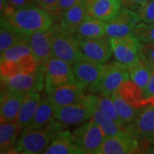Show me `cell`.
Masks as SVG:
<instances>
[{
	"label": "cell",
	"instance_id": "5b68a950",
	"mask_svg": "<svg viewBox=\"0 0 154 154\" xmlns=\"http://www.w3.org/2000/svg\"><path fill=\"white\" fill-rule=\"evenodd\" d=\"M71 66L69 63L55 57H52L45 63V91L46 95L60 86L75 83V76Z\"/></svg>",
	"mask_w": 154,
	"mask_h": 154
},
{
	"label": "cell",
	"instance_id": "7bdbcfd3",
	"mask_svg": "<svg viewBox=\"0 0 154 154\" xmlns=\"http://www.w3.org/2000/svg\"><path fill=\"white\" fill-rule=\"evenodd\" d=\"M146 154H154V146H152V147H148V148L146 149V152H145Z\"/></svg>",
	"mask_w": 154,
	"mask_h": 154
},
{
	"label": "cell",
	"instance_id": "5bb4252c",
	"mask_svg": "<svg viewBox=\"0 0 154 154\" xmlns=\"http://www.w3.org/2000/svg\"><path fill=\"white\" fill-rule=\"evenodd\" d=\"M135 11L122 8L118 14L106 25V35L109 38H121L131 33L140 22Z\"/></svg>",
	"mask_w": 154,
	"mask_h": 154
},
{
	"label": "cell",
	"instance_id": "7a4b0ae2",
	"mask_svg": "<svg viewBox=\"0 0 154 154\" xmlns=\"http://www.w3.org/2000/svg\"><path fill=\"white\" fill-rule=\"evenodd\" d=\"M65 124L57 120L40 127H26L18 138L16 149L21 154H42Z\"/></svg>",
	"mask_w": 154,
	"mask_h": 154
},
{
	"label": "cell",
	"instance_id": "9a60e30c",
	"mask_svg": "<svg viewBox=\"0 0 154 154\" xmlns=\"http://www.w3.org/2000/svg\"><path fill=\"white\" fill-rule=\"evenodd\" d=\"M52 29L40 31L30 35L28 44L31 47L33 57L38 65L45 67V63L53 57L51 51Z\"/></svg>",
	"mask_w": 154,
	"mask_h": 154
},
{
	"label": "cell",
	"instance_id": "6da1fadb",
	"mask_svg": "<svg viewBox=\"0 0 154 154\" xmlns=\"http://www.w3.org/2000/svg\"><path fill=\"white\" fill-rule=\"evenodd\" d=\"M11 28L27 35L46 31L53 25L55 17L37 4L15 10L6 18H1Z\"/></svg>",
	"mask_w": 154,
	"mask_h": 154
},
{
	"label": "cell",
	"instance_id": "d6986e66",
	"mask_svg": "<svg viewBox=\"0 0 154 154\" xmlns=\"http://www.w3.org/2000/svg\"><path fill=\"white\" fill-rule=\"evenodd\" d=\"M120 0H94L87 5L89 16L105 22H110L121 11Z\"/></svg>",
	"mask_w": 154,
	"mask_h": 154
},
{
	"label": "cell",
	"instance_id": "ac0fdd59",
	"mask_svg": "<svg viewBox=\"0 0 154 154\" xmlns=\"http://www.w3.org/2000/svg\"><path fill=\"white\" fill-rule=\"evenodd\" d=\"M1 94V121H16L22 107L24 94L9 90H2Z\"/></svg>",
	"mask_w": 154,
	"mask_h": 154
},
{
	"label": "cell",
	"instance_id": "f6af8a7d",
	"mask_svg": "<svg viewBox=\"0 0 154 154\" xmlns=\"http://www.w3.org/2000/svg\"><path fill=\"white\" fill-rule=\"evenodd\" d=\"M153 144H154V141H153Z\"/></svg>",
	"mask_w": 154,
	"mask_h": 154
},
{
	"label": "cell",
	"instance_id": "3957f363",
	"mask_svg": "<svg viewBox=\"0 0 154 154\" xmlns=\"http://www.w3.org/2000/svg\"><path fill=\"white\" fill-rule=\"evenodd\" d=\"M97 94H85L82 101L74 105L54 109V118L65 125L81 124L93 117L96 105Z\"/></svg>",
	"mask_w": 154,
	"mask_h": 154
},
{
	"label": "cell",
	"instance_id": "4316f807",
	"mask_svg": "<svg viewBox=\"0 0 154 154\" xmlns=\"http://www.w3.org/2000/svg\"><path fill=\"white\" fill-rule=\"evenodd\" d=\"M54 119V106L47 96L45 98H41L38 109L27 127L44 126Z\"/></svg>",
	"mask_w": 154,
	"mask_h": 154
},
{
	"label": "cell",
	"instance_id": "52a82bcc",
	"mask_svg": "<svg viewBox=\"0 0 154 154\" xmlns=\"http://www.w3.org/2000/svg\"><path fill=\"white\" fill-rule=\"evenodd\" d=\"M2 86L5 90L20 93L35 92L40 93L45 89V67L38 65L36 71L31 74H19L7 80H1Z\"/></svg>",
	"mask_w": 154,
	"mask_h": 154
},
{
	"label": "cell",
	"instance_id": "83f0119b",
	"mask_svg": "<svg viewBox=\"0 0 154 154\" xmlns=\"http://www.w3.org/2000/svg\"><path fill=\"white\" fill-rule=\"evenodd\" d=\"M128 69L129 72L130 79L143 91L145 95L150 78L152 75V69L141 58L136 64Z\"/></svg>",
	"mask_w": 154,
	"mask_h": 154
},
{
	"label": "cell",
	"instance_id": "277c9868",
	"mask_svg": "<svg viewBox=\"0 0 154 154\" xmlns=\"http://www.w3.org/2000/svg\"><path fill=\"white\" fill-rule=\"evenodd\" d=\"M51 29L53 33L51 41L53 57L74 65L82 55L76 36L63 31L58 22H54Z\"/></svg>",
	"mask_w": 154,
	"mask_h": 154
},
{
	"label": "cell",
	"instance_id": "4dcf8cb0",
	"mask_svg": "<svg viewBox=\"0 0 154 154\" xmlns=\"http://www.w3.org/2000/svg\"><path fill=\"white\" fill-rule=\"evenodd\" d=\"M96 105H97V108L101 112H103L105 116H107L110 119L115 121L121 127L125 128L126 124L123 122L121 117L118 115L115 104L110 98V96H106V95H103V94H99V95L97 94Z\"/></svg>",
	"mask_w": 154,
	"mask_h": 154
},
{
	"label": "cell",
	"instance_id": "8fae6325",
	"mask_svg": "<svg viewBox=\"0 0 154 154\" xmlns=\"http://www.w3.org/2000/svg\"><path fill=\"white\" fill-rule=\"evenodd\" d=\"M110 44L116 60L128 68L140 60V40L131 33L121 38H110Z\"/></svg>",
	"mask_w": 154,
	"mask_h": 154
},
{
	"label": "cell",
	"instance_id": "836d02e7",
	"mask_svg": "<svg viewBox=\"0 0 154 154\" xmlns=\"http://www.w3.org/2000/svg\"><path fill=\"white\" fill-rule=\"evenodd\" d=\"M140 56L152 69H154V43L140 41Z\"/></svg>",
	"mask_w": 154,
	"mask_h": 154
},
{
	"label": "cell",
	"instance_id": "2e32d148",
	"mask_svg": "<svg viewBox=\"0 0 154 154\" xmlns=\"http://www.w3.org/2000/svg\"><path fill=\"white\" fill-rule=\"evenodd\" d=\"M38 67V63L33 54L24 56L17 60H1V80H7L19 74H31L36 71Z\"/></svg>",
	"mask_w": 154,
	"mask_h": 154
},
{
	"label": "cell",
	"instance_id": "e0dca14e",
	"mask_svg": "<svg viewBox=\"0 0 154 154\" xmlns=\"http://www.w3.org/2000/svg\"><path fill=\"white\" fill-rule=\"evenodd\" d=\"M84 95V89L75 82L55 88L47 96L49 97L55 109L57 107L79 103L82 100Z\"/></svg>",
	"mask_w": 154,
	"mask_h": 154
},
{
	"label": "cell",
	"instance_id": "d4e9b609",
	"mask_svg": "<svg viewBox=\"0 0 154 154\" xmlns=\"http://www.w3.org/2000/svg\"><path fill=\"white\" fill-rule=\"evenodd\" d=\"M30 35H27L17 31L5 22L1 20V30H0V51L1 53L9 49L15 45L28 42Z\"/></svg>",
	"mask_w": 154,
	"mask_h": 154
},
{
	"label": "cell",
	"instance_id": "4fadbf2b",
	"mask_svg": "<svg viewBox=\"0 0 154 154\" xmlns=\"http://www.w3.org/2000/svg\"><path fill=\"white\" fill-rule=\"evenodd\" d=\"M82 54L88 58L104 64L112 54L110 38L103 36L98 38H77Z\"/></svg>",
	"mask_w": 154,
	"mask_h": 154
},
{
	"label": "cell",
	"instance_id": "e575fe53",
	"mask_svg": "<svg viewBox=\"0 0 154 154\" xmlns=\"http://www.w3.org/2000/svg\"><path fill=\"white\" fill-rule=\"evenodd\" d=\"M136 13L142 22L154 23V0H149L136 11Z\"/></svg>",
	"mask_w": 154,
	"mask_h": 154
},
{
	"label": "cell",
	"instance_id": "7c38bea8",
	"mask_svg": "<svg viewBox=\"0 0 154 154\" xmlns=\"http://www.w3.org/2000/svg\"><path fill=\"white\" fill-rule=\"evenodd\" d=\"M129 72L128 67L118 61L106 63L104 64V71L98 87L99 94L110 96L124 82L128 80Z\"/></svg>",
	"mask_w": 154,
	"mask_h": 154
},
{
	"label": "cell",
	"instance_id": "ee69618b",
	"mask_svg": "<svg viewBox=\"0 0 154 154\" xmlns=\"http://www.w3.org/2000/svg\"><path fill=\"white\" fill-rule=\"evenodd\" d=\"M93 1H94V0H83V2H84V4L86 5V6L88 5L89 4H91Z\"/></svg>",
	"mask_w": 154,
	"mask_h": 154
},
{
	"label": "cell",
	"instance_id": "74e56055",
	"mask_svg": "<svg viewBox=\"0 0 154 154\" xmlns=\"http://www.w3.org/2000/svg\"><path fill=\"white\" fill-rule=\"evenodd\" d=\"M149 0H120L122 7L134 11L135 12Z\"/></svg>",
	"mask_w": 154,
	"mask_h": 154
},
{
	"label": "cell",
	"instance_id": "cb8c5ba5",
	"mask_svg": "<svg viewBox=\"0 0 154 154\" xmlns=\"http://www.w3.org/2000/svg\"><path fill=\"white\" fill-rule=\"evenodd\" d=\"M106 25L105 22L88 16L78 28L75 33L77 38H98L105 36Z\"/></svg>",
	"mask_w": 154,
	"mask_h": 154
},
{
	"label": "cell",
	"instance_id": "30bf717a",
	"mask_svg": "<svg viewBox=\"0 0 154 154\" xmlns=\"http://www.w3.org/2000/svg\"><path fill=\"white\" fill-rule=\"evenodd\" d=\"M140 142L129 132L106 137L96 154H146Z\"/></svg>",
	"mask_w": 154,
	"mask_h": 154
},
{
	"label": "cell",
	"instance_id": "8d00e7d4",
	"mask_svg": "<svg viewBox=\"0 0 154 154\" xmlns=\"http://www.w3.org/2000/svg\"><path fill=\"white\" fill-rule=\"evenodd\" d=\"M81 3H84L83 0H58V6H57V17H59L66 11L70 9L74 6L77 5Z\"/></svg>",
	"mask_w": 154,
	"mask_h": 154
},
{
	"label": "cell",
	"instance_id": "ba28073f",
	"mask_svg": "<svg viewBox=\"0 0 154 154\" xmlns=\"http://www.w3.org/2000/svg\"><path fill=\"white\" fill-rule=\"evenodd\" d=\"M105 138L106 136L102 128L93 118L83 122L72 132V139L75 146H81L92 152L98 151Z\"/></svg>",
	"mask_w": 154,
	"mask_h": 154
},
{
	"label": "cell",
	"instance_id": "60d3db41",
	"mask_svg": "<svg viewBox=\"0 0 154 154\" xmlns=\"http://www.w3.org/2000/svg\"><path fill=\"white\" fill-rule=\"evenodd\" d=\"M0 154H21L17 151L16 147H6L1 148Z\"/></svg>",
	"mask_w": 154,
	"mask_h": 154
},
{
	"label": "cell",
	"instance_id": "9c48e42d",
	"mask_svg": "<svg viewBox=\"0 0 154 154\" xmlns=\"http://www.w3.org/2000/svg\"><path fill=\"white\" fill-rule=\"evenodd\" d=\"M125 128L141 144H153L154 105H148L140 109L135 119L126 124Z\"/></svg>",
	"mask_w": 154,
	"mask_h": 154
},
{
	"label": "cell",
	"instance_id": "8992f818",
	"mask_svg": "<svg viewBox=\"0 0 154 154\" xmlns=\"http://www.w3.org/2000/svg\"><path fill=\"white\" fill-rule=\"evenodd\" d=\"M73 71L75 82L84 90L92 93L98 92V87L104 71V64L96 63L82 54L73 65Z\"/></svg>",
	"mask_w": 154,
	"mask_h": 154
},
{
	"label": "cell",
	"instance_id": "603a6c76",
	"mask_svg": "<svg viewBox=\"0 0 154 154\" xmlns=\"http://www.w3.org/2000/svg\"><path fill=\"white\" fill-rule=\"evenodd\" d=\"M75 146L72 133L63 129L56 135L42 154H73Z\"/></svg>",
	"mask_w": 154,
	"mask_h": 154
},
{
	"label": "cell",
	"instance_id": "484cf974",
	"mask_svg": "<svg viewBox=\"0 0 154 154\" xmlns=\"http://www.w3.org/2000/svg\"><path fill=\"white\" fill-rule=\"evenodd\" d=\"M22 128L17 121H1L0 147H15Z\"/></svg>",
	"mask_w": 154,
	"mask_h": 154
},
{
	"label": "cell",
	"instance_id": "44dd1931",
	"mask_svg": "<svg viewBox=\"0 0 154 154\" xmlns=\"http://www.w3.org/2000/svg\"><path fill=\"white\" fill-rule=\"evenodd\" d=\"M117 92L129 105L140 110L148 105H154V98H146L143 91L132 80H127L117 89Z\"/></svg>",
	"mask_w": 154,
	"mask_h": 154
},
{
	"label": "cell",
	"instance_id": "7402d4cb",
	"mask_svg": "<svg viewBox=\"0 0 154 154\" xmlns=\"http://www.w3.org/2000/svg\"><path fill=\"white\" fill-rule=\"evenodd\" d=\"M41 101V96L38 93L29 92L24 94L22 107L17 116V121L22 129L28 126L33 119Z\"/></svg>",
	"mask_w": 154,
	"mask_h": 154
},
{
	"label": "cell",
	"instance_id": "1f68e13d",
	"mask_svg": "<svg viewBox=\"0 0 154 154\" xmlns=\"http://www.w3.org/2000/svg\"><path fill=\"white\" fill-rule=\"evenodd\" d=\"M33 54L28 42L15 45L1 53V60H17L22 57Z\"/></svg>",
	"mask_w": 154,
	"mask_h": 154
},
{
	"label": "cell",
	"instance_id": "d590c367",
	"mask_svg": "<svg viewBox=\"0 0 154 154\" xmlns=\"http://www.w3.org/2000/svg\"><path fill=\"white\" fill-rule=\"evenodd\" d=\"M36 4L39 7L50 12L53 17L57 18V6L58 0H35Z\"/></svg>",
	"mask_w": 154,
	"mask_h": 154
},
{
	"label": "cell",
	"instance_id": "d6a6232c",
	"mask_svg": "<svg viewBox=\"0 0 154 154\" xmlns=\"http://www.w3.org/2000/svg\"><path fill=\"white\" fill-rule=\"evenodd\" d=\"M131 34L140 41L154 43V23L140 22L133 29Z\"/></svg>",
	"mask_w": 154,
	"mask_h": 154
},
{
	"label": "cell",
	"instance_id": "f546056e",
	"mask_svg": "<svg viewBox=\"0 0 154 154\" xmlns=\"http://www.w3.org/2000/svg\"><path fill=\"white\" fill-rule=\"evenodd\" d=\"M110 98L115 104L118 115L125 124L130 123L135 119L140 110H136L129 105L117 91L112 93L110 95Z\"/></svg>",
	"mask_w": 154,
	"mask_h": 154
},
{
	"label": "cell",
	"instance_id": "ab89813d",
	"mask_svg": "<svg viewBox=\"0 0 154 154\" xmlns=\"http://www.w3.org/2000/svg\"><path fill=\"white\" fill-rule=\"evenodd\" d=\"M146 98H154V69H152V75L150 78L147 88L145 94Z\"/></svg>",
	"mask_w": 154,
	"mask_h": 154
},
{
	"label": "cell",
	"instance_id": "f1b7e54d",
	"mask_svg": "<svg viewBox=\"0 0 154 154\" xmlns=\"http://www.w3.org/2000/svg\"><path fill=\"white\" fill-rule=\"evenodd\" d=\"M92 118L102 128L106 137L119 135L126 130L125 128L117 124L115 121H113L110 117L105 116L103 112H101L98 108H96L94 110Z\"/></svg>",
	"mask_w": 154,
	"mask_h": 154
},
{
	"label": "cell",
	"instance_id": "ffe728a7",
	"mask_svg": "<svg viewBox=\"0 0 154 154\" xmlns=\"http://www.w3.org/2000/svg\"><path fill=\"white\" fill-rule=\"evenodd\" d=\"M88 16L87 6L84 3H81L63 12L59 17V24L63 31L75 35L78 28Z\"/></svg>",
	"mask_w": 154,
	"mask_h": 154
},
{
	"label": "cell",
	"instance_id": "f35d334b",
	"mask_svg": "<svg viewBox=\"0 0 154 154\" xmlns=\"http://www.w3.org/2000/svg\"><path fill=\"white\" fill-rule=\"evenodd\" d=\"M8 2L10 5L15 10L23 8L33 4H36L35 0H8Z\"/></svg>",
	"mask_w": 154,
	"mask_h": 154
},
{
	"label": "cell",
	"instance_id": "b9f144b4",
	"mask_svg": "<svg viewBox=\"0 0 154 154\" xmlns=\"http://www.w3.org/2000/svg\"><path fill=\"white\" fill-rule=\"evenodd\" d=\"M73 154H96L95 152H89L86 149L82 148L81 146H75V150H74V152Z\"/></svg>",
	"mask_w": 154,
	"mask_h": 154
}]
</instances>
